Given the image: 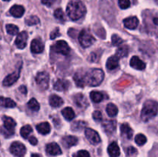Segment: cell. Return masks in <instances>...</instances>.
<instances>
[{"label":"cell","instance_id":"18","mask_svg":"<svg viewBox=\"0 0 158 157\" xmlns=\"http://www.w3.org/2000/svg\"><path fill=\"white\" fill-rule=\"evenodd\" d=\"M102 126H103V129L106 133L112 134L116 130L117 123H116L115 120H106V121L103 122Z\"/></svg>","mask_w":158,"mask_h":157},{"label":"cell","instance_id":"11","mask_svg":"<svg viewBox=\"0 0 158 157\" xmlns=\"http://www.w3.org/2000/svg\"><path fill=\"white\" fill-rule=\"evenodd\" d=\"M19 75H20V71L19 70V69L17 71H15V72H12V74L8 75L7 76L4 78V80H3L2 82L3 86H12V84H14V83L18 80L19 77Z\"/></svg>","mask_w":158,"mask_h":157},{"label":"cell","instance_id":"49","mask_svg":"<svg viewBox=\"0 0 158 157\" xmlns=\"http://www.w3.org/2000/svg\"><path fill=\"white\" fill-rule=\"evenodd\" d=\"M31 157H40V155H38V154H32Z\"/></svg>","mask_w":158,"mask_h":157},{"label":"cell","instance_id":"47","mask_svg":"<svg viewBox=\"0 0 158 157\" xmlns=\"http://www.w3.org/2000/svg\"><path fill=\"white\" fill-rule=\"evenodd\" d=\"M19 92H21L23 95H26V87L25 86H21L19 88Z\"/></svg>","mask_w":158,"mask_h":157},{"label":"cell","instance_id":"7","mask_svg":"<svg viewBox=\"0 0 158 157\" xmlns=\"http://www.w3.org/2000/svg\"><path fill=\"white\" fill-rule=\"evenodd\" d=\"M11 153L17 157H23L26 154V149L23 143L19 142H14L10 146Z\"/></svg>","mask_w":158,"mask_h":157},{"label":"cell","instance_id":"23","mask_svg":"<svg viewBox=\"0 0 158 157\" xmlns=\"http://www.w3.org/2000/svg\"><path fill=\"white\" fill-rule=\"evenodd\" d=\"M36 130L42 135H47L48 133L50 132V125L47 122H43V123H41L37 125Z\"/></svg>","mask_w":158,"mask_h":157},{"label":"cell","instance_id":"40","mask_svg":"<svg viewBox=\"0 0 158 157\" xmlns=\"http://www.w3.org/2000/svg\"><path fill=\"white\" fill-rule=\"evenodd\" d=\"M118 4L120 9H126L131 6V1L130 0H118Z\"/></svg>","mask_w":158,"mask_h":157},{"label":"cell","instance_id":"26","mask_svg":"<svg viewBox=\"0 0 158 157\" xmlns=\"http://www.w3.org/2000/svg\"><path fill=\"white\" fill-rule=\"evenodd\" d=\"M62 115L68 121H71L75 118V112L71 107H66L62 110Z\"/></svg>","mask_w":158,"mask_h":157},{"label":"cell","instance_id":"45","mask_svg":"<svg viewBox=\"0 0 158 157\" xmlns=\"http://www.w3.org/2000/svg\"><path fill=\"white\" fill-rule=\"evenodd\" d=\"M42 3L43 5L46 6H51L52 5H53V3L55 2L56 0H41Z\"/></svg>","mask_w":158,"mask_h":157},{"label":"cell","instance_id":"34","mask_svg":"<svg viewBox=\"0 0 158 157\" xmlns=\"http://www.w3.org/2000/svg\"><path fill=\"white\" fill-rule=\"evenodd\" d=\"M32 126H29V125H26V126L22 127L21 130H20V133H21V135L23 136V138L26 139L28 138L29 134L32 132Z\"/></svg>","mask_w":158,"mask_h":157},{"label":"cell","instance_id":"9","mask_svg":"<svg viewBox=\"0 0 158 157\" xmlns=\"http://www.w3.org/2000/svg\"><path fill=\"white\" fill-rule=\"evenodd\" d=\"M85 135H86V139L89 140V143L92 144L97 145L100 142V137L99 134L97 133V132L90 128H86L85 129Z\"/></svg>","mask_w":158,"mask_h":157},{"label":"cell","instance_id":"42","mask_svg":"<svg viewBox=\"0 0 158 157\" xmlns=\"http://www.w3.org/2000/svg\"><path fill=\"white\" fill-rule=\"evenodd\" d=\"M77 157H90L89 153L86 150H80L77 152Z\"/></svg>","mask_w":158,"mask_h":157},{"label":"cell","instance_id":"48","mask_svg":"<svg viewBox=\"0 0 158 157\" xmlns=\"http://www.w3.org/2000/svg\"><path fill=\"white\" fill-rule=\"evenodd\" d=\"M153 22H154V24L156 26L158 27V17H154V18H153Z\"/></svg>","mask_w":158,"mask_h":157},{"label":"cell","instance_id":"3","mask_svg":"<svg viewBox=\"0 0 158 157\" xmlns=\"http://www.w3.org/2000/svg\"><path fill=\"white\" fill-rule=\"evenodd\" d=\"M158 112V103L154 100H148L143 104L141 111V119L148 122L154 118Z\"/></svg>","mask_w":158,"mask_h":157},{"label":"cell","instance_id":"41","mask_svg":"<svg viewBox=\"0 0 158 157\" xmlns=\"http://www.w3.org/2000/svg\"><path fill=\"white\" fill-rule=\"evenodd\" d=\"M102 117L103 116H102V113L100 111H94V113H93V118H94V119L96 120V121H101Z\"/></svg>","mask_w":158,"mask_h":157},{"label":"cell","instance_id":"1","mask_svg":"<svg viewBox=\"0 0 158 157\" xmlns=\"http://www.w3.org/2000/svg\"><path fill=\"white\" fill-rule=\"evenodd\" d=\"M66 12L69 18L73 21L80 19L86 12V9L80 0H71L66 7Z\"/></svg>","mask_w":158,"mask_h":157},{"label":"cell","instance_id":"5","mask_svg":"<svg viewBox=\"0 0 158 157\" xmlns=\"http://www.w3.org/2000/svg\"><path fill=\"white\" fill-rule=\"evenodd\" d=\"M79 41L83 47L87 48L92 46L93 43L95 42V38L89 33V31L83 29L80 32V35H79Z\"/></svg>","mask_w":158,"mask_h":157},{"label":"cell","instance_id":"39","mask_svg":"<svg viewBox=\"0 0 158 157\" xmlns=\"http://www.w3.org/2000/svg\"><path fill=\"white\" fill-rule=\"evenodd\" d=\"M111 40H112V44L114 45V46H120V44H122L123 43V39H122L121 38H120L119 35H116V34H114V35H112V38H111Z\"/></svg>","mask_w":158,"mask_h":157},{"label":"cell","instance_id":"35","mask_svg":"<svg viewBox=\"0 0 158 157\" xmlns=\"http://www.w3.org/2000/svg\"><path fill=\"white\" fill-rule=\"evenodd\" d=\"M86 126V123L84 121H76L72 123L71 128L73 131H79L83 129Z\"/></svg>","mask_w":158,"mask_h":157},{"label":"cell","instance_id":"17","mask_svg":"<svg viewBox=\"0 0 158 157\" xmlns=\"http://www.w3.org/2000/svg\"><path fill=\"white\" fill-rule=\"evenodd\" d=\"M69 82L66 79H63V78H59L54 83V89L59 92H62V91H65L69 88Z\"/></svg>","mask_w":158,"mask_h":157},{"label":"cell","instance_id":"2","mask_svg":"<svg viewBox=\"0 0 158 157\" xmlns=\"http://www.w3.org/2000/svg\"><path fill=\"white\" fill-rule=\"evenodd\" d=\"M104 73L100 69H92L84 74L85 84L90 86H97L103 82Z\"/></svg>","mask_w":158,"mask_h":157},{"label":"cell","instance_id":"33","mask_svg":"<svg viewBox=\"0 0 158 157\" xmlns=\"http://www.w3.org/2000/svg\"><path fill=\"white\" fill-rule=\"evenodd\" d=\"M6 32L8 34L12 35H15L16 34H18L19 32V28L18 26H16L15 25L13 24H7L6 26Z\"/></svg>","mask_w":158,"mask_h":157},{"label":"cell","instance_id":"22","mask_svg":"<svg viewBox=\"0 0 158 157\" xmlns=\"http://www.w3.org/2000/svg\"><path fill=\"white\" fill-rule=\"evenodd\" d=\"M119 66V57L117 55L110 57L106 61V68L109 70H114Z\"/></svg>","mask_w":158,"mask_h":157},{"label":"cell","instance_id":"31","mask_svg":"<svg viewBox=\"0 0 158 157\" xmlns=\"http://www.w3.org/2000/svg\"><path fill=\"white\" fill-rule=\"evenodd\" d=\"M128 53H129V47L127 45H125V46H123L117 49L116 55L118 56L119 58H122V57L127 56Z\"/></svg>","mask_w":158,"mask_h":157},{"label":"cell","instance_id":"16","mask_svg":"<svg viewBox=\"0 0 158 157\" xmlns=\"http://www.w3.org/2000/svg\"><path fill=\"white\" fill-rule=\"evenodd\" d=\"M73 101L78 107L86 108L88 106V100L86 99V96L82 93H78L74 95Z\"/></svg>","mask_w":158,"mask_h":157},{"label":"cell","instance_id":"50","mask_svg":"<svg viewBox=\"0 0 158 157\" xmlns=\"http://www.w3.org/2000/svg\"><path fill=\"white\" fill-rule=\"evenodd\" d=\"M154 1H155V2H157V4H158V0H154Z\"/></svg>","mask_w":158,"mask_h":157},{"label":"cell","instance_id":"8","mask_svg":"<svg viewBox=\"0 0 158 157\" xmlns=\"http://www.w3.org/2000/svg\"><path fill=\"white\" fill-rule=\"evenodd\" d=\"M52 49L57 53L62 54V55H67L70 52L69 46L64 40H60L57 41L52 46Z\"/></svg>","mask_w":158,"mask_h":157},{"label":"cell","instance_id":"44","mask_svg":"<svg viewBox=\"0 0 158 157\" xmlns=\"http://www.w3.org/2000/svg\"><path fill=\"white\" fill-rule=\"evenodd\" d=\"M60 31H59V29L57 28V29H56L55 30H53L52 32H51L50 38H52V39H54V38H56V37L60 36Z\"/></svg>","mask_w":158,"mask_h":157},{"label":"cell","instance_id":"43","mask_svg":"<svg viewBox=\"0 0 158 157\" xmlns=\"http://www.w3.org/2000/svg\"><path fill=\"white\" fill-rule=\"evenodd\" d=\"M136 153H137V149L134 147H133V146H130V147L127 149V155H132Z\"/></svg>","mask_w":158,"mask_h":157},{"label":"cell","instance_id":"37","mask_svg":"<svg viewBox=\"0 0 158 157\" xmlns=\"http://www.w3.org/2000/svg\"><path fill=\"white\" fill-rule=\"evenodd\" d=\"M135 143L138 146H143L147 143V138L143 134H137L135 137Z\"/></svg>","mask_w":158,"mask_h":157},{"label":"cell","instance_id":"10","mask_svg":"<svg viewBox=\"0 0 158 157\" xmlns=\"http://www.w3.org/2000/svg\"><path fill=\"white\" fill-rule=\"evenodd\" d=\"M28 40V33L26 31H23V32H19L17 35L16 38H15V44L17 46V48L20 49H24L27 44Z\"/></svg>","mask_w":158,"mask_h":157},{"label":"cell","instance_id":"24","mask_svg":"<svg viewBox=\"0 0 158 157\" xmlns=\"http://www.w3.org/2000/svg\"><path fill=\"white\" fill-rule=\"evenodd\" d=\"M63 143L66 147H72V146H75L78 143V139L73 135H66V136L63 137Z\"/></svg>","mask_w":158,"mask_h":157},{"label":"cell","instance_id":"30","mask_svg":"<svg viewBox=\"0 0 158 157\" xmlns=\"http://www.w3.org/2000/svg\"><path fill=\"white\" fill-rule=\"evenodd\" d=\"M1 106L6 108H14L16 106V103L11 99L1 97Z\"/></svg>","mask_w":158,"mask_h":157},{"label":"cell","instance_id":"14","mask_svg":"<svg viewBox=\"0 0 158 157\" xmlns=\"http://www.w3.org/2000/svg\"><path fill=\"white\" fill-rule=\"evenodd\" d=\"M131 67L137 70H143L146 68V64L138 56H133L130 62Z\"/></svg>","mask_w":158,"mask_h":157},{"label":"cell","instance_id":"28","mask_svg":"<svg viewBox=\"0 0 158 157\" xmlns=\"http://www.w3.org/2000/svg\"><path fill=\"white\" fill-rule=\"evenodd\" d=\"M73 79L75 81L76 84L79 87H83L85 85L84 81V74H82L81 72H77L73 77Z\"/></svg>","mask_w":158,"mask_h":157},{"label":"cell","instance_id":"51","mask_svg":"<svg viewBox=\"0 0 158 157\" xmlns=\"http://www.w3.org/2000/svg\"><path fill=\"white\" fill-rule=\"evenodd\" d=\"M3 1H9V0H3Z\"/></svg>","mask_w":158,"mask_h":157},{"label":"cell","instance_id":"32","mask_svg":"<svg viewBox=\"0 0 158 157\" xmlns=\"http://www.w3.org/2000/svg\"><path fill=\"white\" fill-rule=\"evenodd\" d=\"M28 107H29V109H31L32 111H35V112H37V111L40 110V103L37 102V100L35 99L32 98L28 102Z\"/></svg>","mask_w":158,"mask_h":157},{"label":"cell","instance_id":"21","mask_svg":"<svg viewBox=\"0 0 158 157\" xmlns=\"http://www.w3.org/2000/svg\"><path fill=\"white\" fill-rule=\"evenodd\" d=\"M108 153L110 157H118L120 154V148L116 142H114L108 146Z\"/></svg>","mask_w":158,"mask_h":157},{"label":"cell","instance_id":"19","mask_svg":"<svg viewBox=\"0 0 158 157\" xmlns=\"http://www.w3.org/2000/svg\"><path fill=\"white\" fill-rule=\"evenodd\" d=\"M10 14L12 16L15 17V18H20L23 15L25 12V9L23 6H19V5H15V6H12L9 10Z\"/></svg>","mask_w":158,"mask_h":157},{"label":"cell","instance_id":"29","mask_svg":"<svg viewBox=\"0 0 158 157\" xmlns=\"http://www.w3.org/2000/svg\"><path fill=\"white\" fill-rule=\"evenodd\" d=\"M106 111L108 115L111 117L116 116L117 115V113H118V109H117V106H115L114 103H109L106 106Z\"/></svg>","mask_w":158,"mask_h":157},{"label":"cell","instance_id":"25","mask_svg":"<svg viewBox=\"0 0 158 157\" xmlns=\"http://www.w3.org/2000/svg\"><path fill=\"white\" fill-rule=\"evenodd\" d=\"M49 104L52 107L54 108H58L60 107L63 104V99L60 98L59 95H51L50 97H49Z\"/></svg>","mask_w":158,"mask_h":157},{"label":"cell","instance_id":"13","mask_svg":"<svg viewBox=\"0 0 158 157\" xmlns=\"http://www.w3.org/2000/svg\"><path fill=\"white\" fill-rule=\"evenodd\" d=\"M46 150L47 153L51 155H58L62 154V150L60 146L56 143H51L46 145Z\"/></svg>","mask_w":158,"mask_h":157},{"label":"cell","instance_id":"6","mask_svg":"<svg viewBox=\"0 0 158 157\" xmlns=\"http://www.w3.org/2000/svg\"><path fill=\"white\" fill-rule=\"evenodd\" d=\"M35 82L40 89L45 90L49 87V75L46 72H40L35 76Z\"/></svg>","mask_w":158,"mask_h":157},{"label":"cell","instance_id":"27","mask_svg":"<svg viewBox=\"0 0 158 157\" xmlns=\"http://www.w3.org/2000/svg\"><path fill=\"white\" fill-rule=\"evenodd\" d=\"M89 96H90L91 100H92L94 103H99L103 99V95L102 92H98V91H93L89 94Z\"/></svg>","mask_w":158,"mask_h":157},{"label":"cell","instance_id":"20","mask_svg":"<svg viewBox=\"0 0 158 157\" xmlns=\"http://www.w3.org/2000/svg\"><path fill=\"white\" fill-rule=\"evenodd\" d=\"M120 132H121L122 136L125 137L127 139H131L133 136V133H134L133 129L127 123H123L120 126Z\"/></svg>","mask_w":158,"mask_h":157},{"label":"cell","instance_id":"36","mask_svg":"<svg viewBox=\"0 0 158 157\" xmlns=\"http://www.w3.org/2000/svg\"><path fill=\"white\" fill-rule=\"evenodd\" d=\"M26 25L28 26H34V25H36L40 23V19L37 16L35 15H32V16H29L25 20Z\"/></svg>","mask_w":158,"mask_h":157},{"label":"cell","instance_id":"38","mask_svg":"<svg viewBox=\"0 0 158 157\" xmlns=\"http://www.w3.org/2000/svg\"><path fill=\"white\" fill-rule=\"evenodd\" d=\"M54 16L56 18H57L60 21H64L65 20V15L63 11L61 9H56L54 12Z\"/></svg>","mask_w":158,"mask_h":157},{"label":"cell","instance_id":"4","mask_svg":"<svg viewBox=\"0 0 158 157\" xmlns=\"http://www.w3.org/2000/svg\"><path fill=\"white\" fill-rule=\"evenodd\" d=\"M3 127L2 129V132L5 137H10L15 132V127L16 126V123L12 118L4 115L2 117Z\"/></svg>","mask_w":158,"mask_h":157},{"label":"cell","instance_id":"15","mask_svg":"<svg viewBox=\"0 0 158 157\" xmlns=\"http://www.w3.org/2000/svg\"><path fill=\"white\" fill-rule=\"evenodd\" d=\"M123 25L127 29H135L139 25V20L136 16L128 17L123 20Z\"/></svg>","mask_w":158,"mask_h":157},{"label":"cell","instance_id":"46","mask_svg":"<svg viewBox=\"0 0 158 157\" xmlns=\"http://www.w3.org/2000/svg\"><path fill=\"white\" fill-rule=\"evenodd\" d=\"M29 143L32 145H33V146H35V145L38 143V140H37V139L34 136H31L30 138L29 139Z\"/></svg>","mask_w":158,"mask_h":157},{"label":"cell","instance_id":"12","mask_svg":"<svg viewBox=\"0 0 158 157\" xmlns=\"http://www.w3.org/2000/svg\"><path fill=\"white\" fill-rule=\"evenodd\" d=\"M31 52L32 53H41L44 50V45L40 38H35L32 41L30 46Z\"/></svg>","mask_w":158,"mask_h":157}]
</instances>
